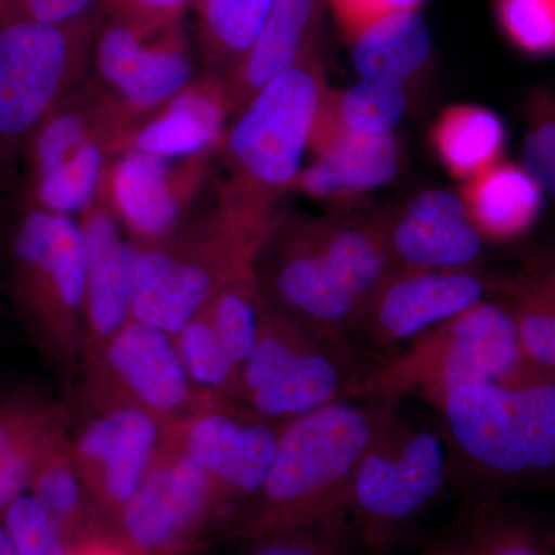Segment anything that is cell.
<instances>
[{
  "mask_svg": "<svg viewBox=\"0 0 555 555\" xmlns=\"http://www.w3.org/2000/svg\"><path fill=\"white\" fill-rule=\"evenodd\" d=\"M246 555H356L358 537L350 521L295 529L250 539Z\"/></svg>",
  "mask_w": 555,
  "mask_h": 555,
  "instance_id": "obj_37",
  "label": "cell"
},
{
  "mask_svg": "<svg viewBox=\"0 0 555 555\" xmlns=\"http://www.w3.org/2000/svg\"><path fill=\"white\" fill-rule=\"evenodd\" d=\"M222 502L217 485L177 444H164L133 499L120 511L124 537L141 555H170Z\"/></svg>",
  "mask_w": 555,
  "mask_h": 555,
  "instance_id": "obj_13",
  "label": "cell"
},
{
  "mask_svg": "<svg viewBox=\"0 0 555 555\" xmlns=\"http://www.w3.org/2000/svg\"><path fill=\"white\" fill-rule=\"evenodd\" d=\"M93 86L130 131L199 78L179 24L139 30L105 16L91 46Z\"/></svg>",
  "mask_w": 555,
  "mask_h": 555,
  "instance_id": "obj_11",
  "label": "cell"
},
{
  "mask_svg": "<svg viewBox=\"0 0 555 555\" xmlns=\"http://www.w3.org/2000/svg\"><path fill=\"white\" fill-rule=\"evenodd\" d=\"M326 98V96H324ZM312 163L302 167L295 189L310 198L347 203L387 184L397 175L400 152L392 134H360L321 105L313 127Z\"/></svg>",
  "mask_w": 555,
  "mask_h": 555,
  "instance_id": "obj_18",
  "label": "cell"
},
{
  "mask_svg": "<svg viewBox=\"0 0 555 555\" xmlns=\"http://www.w3.org/2000/svg\"><path fill=\"white\" fill-rule=\"evenodd\" d=\"M232 105L214 76H199L169 104L131 131L126 149L159 158H211L228 130Z\"/></svg>",
  "mask_w": 555,
  "mask_h": 555,
  "instance_id": "obj_21",
  "label": "cell"
},
{
  "mask_svg": "<svg viewBox=\"0 0 555 555\" xmlns=\"http://www.w3.org/2000/svg\"><path fill=\"white\" fill-rule=\"evenodd\" d=\"M11 287L21 312L53 356L78 352L86 327L87 261L80 222L25 208L10 240Z\"/></svg>",
  "mask_w": 555,
  "mask_h": 555,
  "instance_id": "obj_8",
  "label": "cell"
},
{
  "mask_svg": "<svg viewBox=\"0 0 555 555\" xmlns=\"http://www.w3.org/2000/svg\"><path fill=\"white\" fill-rule=\"evenodd\" d=\"M3 0H0V7H2Z\"/></svg>",
  "mask_w": 555,
  "mask_h": 555,
  "instance_id": "obj_47",
  "label": "cell"
},
{
  "mask_svg": "<svg viewBox=\"0 0 555 555\" xmlns=\"http://www.w3.org/2000/svg\"><path fill=\"white\" fill-rule=\"evenodd\" d=\"M280 427L244 408H210L182 427L175 444L217 485L238 518L266 483Z\"/></svg>",
  "mask_w": 555,
  "mask_h": 555,
  "instance_id": "obj_15",
  "label": "cell"
},
{
  "mask_svg": "<svg viewBox=\"0 0 555 555\" xmlns=\"http://www.w3.org/2000/svg\"><path fill=\"white\" fill-rule=\"evenodd\" d=\"M196 0H107L105 16L127 22L139 30L155 31L179 24Z\"/></svg>",
  "mask_w": 555,
  "mask_h": 555,
  "instance_id": "obj_40",
  "label": "cell"
},
{
  "mask_svg": "<svg viewBox=\"0 0 555 555\" xmlns=\"http://www.w3.org/2000/svg\"><path fill=\"white\" fill-rule=\"evenodd\" d=\"M462 199L483 238L509 241L532 228L543 192L524 167L499 163L467 179Z\"/></svg>",
  "mask_w": 555,
  "mask_h": 555,
  "instance_id": "obj_24",
  "label": "cell"
},
{
  "mask_svg": "<svg viewBox=\"0 0 555 555\" xmlns=\"http://www.w3.org/2000/svg\"><path fill=\"white\" fill-rule=\"evenodd\" d=\"M324 104L347 130L389 134L406 112L403 83L361 79L346 90H327Z\"/></svg>",
  "mask_w": 555,
  "mask_h": 555,
  "instance_id": "obj_33",
  "label": "cell"
},
{
  "mask_svg": "<svg viewBox=\"0 0 555 555\" xmlns=\"http://www.w3.org/2000/svg\"><path fill=\"white\" fill-rule=\"evenodd\" d=\"M104 358L130 404L158 416L188 406L193 387L175 338L166 332L130 320L105 343Z\"/></svg>",
  "mask_w": 555,
  "mask_h": 555,
  "instance_id": "obj_20",
  "label": "cell"
},
{
  "mask_svg": "<svg viewBox=\"0 0 555 555\" xmlns=\"http://www.w3.org/2000/svg\"><path fill=\"white\" fill-rule=\"evenodd\" d=\"M270 232L218 207L163 243L138 246L131 320L175 337L206 312L230 276L254 264Z\"/></svg>",
  "mask_w": 555,
  "mask_h": 555,
  "instance_id": "obj_6",
  "label": "cell"
},
{
  "mask_svg": "<svg viewBox=\"0 0 555 555\" xmlns=\"http://www.w3.org/2000/svg\"><path fill=\"white\" fill-rule=\"evenodd\" d=\"M496 16L518 49L531 54L555 51V0H499Z\"/></svg>",
  "mask_w": 555,
  "mask_h": 555,
  "instance_id": "obj_38",
  "label": "cell"
},
{
  "mask_svg": "<svg viewBox=\"0 0 555 555\" xmlns=\"http://www.w3.org/2000/svg\"><path fill=\"white\" fill-rule=\"evenodd\" d=\"M352 43V64L361 79L404 83L433 56V36L418 11L390 14L369 25Z\"/></svg>",
  "mask_w": 555,
  "mask_h": 555,
  "instance_id": "obj_25",
  "label": "cell"
},
{
  "mask_svg": "<svg viewBox=\"0 0 555 555\" xmlns=\"http://www.w3.org/2000/svg\"><path fill=\"white\" fill-rule=\"evenodd\" d=\"M160 416L119 404L87 423L72 447L83 485L102 507L120 514L144 483L164 447Z\"/></svg>",
  "mask_w": 555,
  "mask_h": 555,
  "instance_id": "obj_16",
  "label": "cell"
},
{
  "mask_svg": "<svg viewBox=\"0 0 555 555\" xmlns=\"http://www.w3.org/2000/svg\"><path fill=\"white\" fill-rule=\"evenodd\" d=\"M80 228L87 261L86 334L105 345L131 320L139 247L124 235L102 190L83 211Z\"/></svg>",
  "mask_w": 555,
  "mask_h": 555,
  "instance_id": "obj_19",
  "label": "cell"
},
{
  "mask_svg": "<svg viewBox=\"0 0 555 555\" xmlns=\"http://www.w3.org/2000/svg\"><path fill=\"white\" fill-rule=\"evenodd\" d=\"M313 233L335 273L364 309L387 278L397 272L378 217L341 214L312 218Z\"/></svg>",
  "mask_w": 555,
  "mask_h": 555,
  "instance_id": "obj_23",
  "label": "cell"
},
{
  "mask_svg": "<svg viewBox=\"0 0 555 555\" xmlns=\"http://www.w3.org/2000/svg\"><path fill=\"white\" fill-rule=\"evenodd\" d=\"M449 483L447 441L436 422L393 401L358 463L349 520L369 553L392 550Z\"/></svg>",
  "mask_w": 555,
  "mask_h": 555,
  "instance_id": "obj_5",
  "label": "cell"
},
{
  "mask_svg": "<svg viewBox=\"0 0 555 555\" xmlns=\"http://www.w3.org/2000/svg\"><path fill=\"white\" fill-rule=\"evenodd\" d=\"M429 406L449 455V483L469 499L555 478V375L452 387Z\"/></svg>",
  "mask_w": 555,
  "mask_h": 555,
  "instance_id": "obj_1",
  "label": "cell"
},
{
  "mask_svg": "<svg viewBox=\"0 0 555 555\" xmlns=\"http://www.w3.org/2000/svg\"><path fill=\"white\" fill-rule=\"evenodd\" d=\"M173 338L193 389L198 387L236 400L241 367L218 338L206 312L201 313Z\"/></svg>",
  "mask_w": 555,
  "mask_h": 555,
  "instance_id": "obj_34",
  "label": "cell"
},
{
  "mask_svg": "<svg viewBox=\"0 0 555 555\" xmlns=\"http://www.w3.org/2000/svg\"><path fill=\"white\" fill-rule=\"evenodd\" d=\"M60 409L35 398L0 404V473L46 448L62 434Z\"/></svg>",
  "mask_w": 555,
  "mask_h": 555,
  "instance_id": "obj_35",
  "label": "cell"
},
{
  "mask_svg": "<svg viewBox=\"0 0 555 555\" xmlns=\"http://www.w3.org/2000/svg\"><path fill=\"white\" fill-rule=\"evenodd\" d=\"M506 130L494 112L478 105H454L430 130L438 158L455 178L470 179L500 163Z\"/></svg>",
  "mask_w": 555,
  "mask_h": 555,
  "instance_id": "obj_26",
  "label": "cell"
},
{
  "mask_svg": "<svg viewBox=\"0 0 555 555\" xmlns=\"http://www.w3.org/2000/svg\"><path fill=\"white\" fill-rule=\"evenodd\" d=\"M327 90L315 51L236 113L218 149L228 170L219 185V208L258 224L280 221L278 204L297 184Z\"/></svg>",
  "mask_w": 555,
  "mask_h": 555,
  "instance_id": "obj_3",
  "label": "cell"
},
{
  "mask_svg": "<svg viewBox=\"0 0 555 555\" xmlns=\"http://www.w3.org/2000/svg\"><path fill=\"white\" fill-rule=\"evenodd\" d=\"M392 400L339 401L280 427L266 483L238 518L246 540L343 524L361 456Z\"/></svg>",
  "mask_w": 555,
  "mask_h": 555,
  "instance_id": "obj_2",
  "label": "cell"
},
{
  "mask_svg": "<svg viewBox=\"0 0 555 555\" xmlns=\"http://www.w3.org/2000/svg\"><path fill=\"white\" fill-rule=\"evenodd\" d=\"M524 273L555 302V255L535 258Z\"/></svg>",
  "mask_w": 555,
  "mask_h": 555,
  "instance_id": "obj_43",
  "label": "cell"
},
{
  "mask_svg": "<svg viewBox=\"0 0 555 555\" xmlns=\"http://www.w3.org/2000/svg\"><path fill=\"white\" fill-rule=\"evenodd\" d=\"M107 0H3L0 22L36 21L60 25H96Z\"/></svg>",
  "mask_w": 555,
  "mask_h": 555,
  "instance_id": "obj_39",
  "label": "cell"
},
{
  "mask_svg": "<svg viewBox=\"0 0 555 555\" xmlns=\"http://www.w3.org/2000/svg\"><path fill=\"white\" fill-rule=\"evenodd\" d=\"M326 0H272L268 20L224 83L233 115L281 73L318 51Z\"/></svg>",
  "mask_w": 555,
  "mask_h": 555,
  "instance_id": "obj_22",
  "label": "cell"
},
{
  "mask_svg": "<svg viewBox=\"0 0 555 555\" xmlns=\"http://www.w3.org/2000/svg\"><path fill=\"white\" fill-rule=\"evenodd\" d=\"M2 517L17 555H69L67 537L31 494L17 496Z\"/></svg>",
  "mask_w": 555,
  "mask_h": 555,
  "instance_id": "obj_36",
  "label": "cell"
},
{
  "mask_svg": "<svg viewBox=\"0 0 555 555\" xmlns=\"http://www.w3.org/2000/svg\"><path fill=\"white\" fill-rule=\"evenodd\" d=\"M195 5L206 75L224 83L254 46L272 0H196Z\"/></svg>",
  "mask_w": 555,
  "mask_h": 555,
  "instance_id": "obj_27",
  "label": "cell"
},
{
  "mask_svg": "<svg viewBox=\"0 0 555 555\" xmlns=\"http://www.w3.org/2000/svg\"><path fill=\"white\" fill-rule=\"evenodd\" d=\"M82 486L72 447L61 434L40 459L28 491L60 526L69 545L82 524Z\"/></svg>",
  "mask_w": 555,
  "mask_h": 555,
  "instance_id": "obj_32",
  "label": "cell"
},
{
  "mask_svg": "<svg viewBox=\"0 0 555 555\" xmlns=\"http://www.w3.org/2000/svg\"><path fill=\"white\" fill-rule=\"evenodd\" d=\"M0 555H17L13 542H11L9 531H7L3 524H0Z\"/></svg>",
  "mask_w": 555,
  "mask_h": 555,
  "instance_id": "obj_46",
  "label": "cell"
},
{
  "mask_svg": "<svg viewBox=\"0 0 555 555\" xmlns=\"http://www.w3.org/2000/svg\"><path fill=\"white\" fill-rule=\"evenodd\" d=\"M499 299L516 324L521 352L529 366L555 375V302L525 275L503 278L494 284Z\"/></svg>",
  "mask_w": 555,
  "mask_h": 555,
  "instance_id": "obj_31",
  "label": "cell"
},
{
  "mask_svg": "<svg viewBox=\"0 0 555 555\" xmlns=\"http://www.w3.org/2000/svg\"><path fill=\"white\" fill-rule=\"evenodd\" d=\"M122 152V142L112 134L91 139L60 167L30 182V207L65 217L82 215L101 193L109 159Z\"/></svg>",
  "mask_w": 555,
  "mask_h": 555,
  "instance_id": "obj_28",
  "label": "cell"
},
{
  "mask_svg": "<svg viewBox=\"0 0 555 555\" xmlns=\"http://www.w3.org/2000/svg\"><path fill=\"white\" fill-rule=\"evenodd\" d=\"M460 526L477 555H554V532L499 496L469 499Z\"/></svg>",
  "mask_w": 555,
  "mask_h": 555,
  "instance_id": "obj_29",
  "label": "cell"
},
{
  "mask_svg": "<svg viewBox=\"0 0 555 555\" xmlns=\"http://www.w3.org/2000/svg\"><path fill=\"white\" fill-rule=\"evenodd\" d=\"M100 24L0 22V144H25L82 86Z\"/></svg>",
  "mask_w": 555,
  "mask_h": 555,
  "instance_id": "obj_9",
  "label": "cell"
},
{
  "mask_svg": "<svg viewBox=\"0 0 555 555\" xmlns=\"http://www.w3.org/2000/svg\"><path fill=\"white\" fill-rule=\"evenodd\" d=\"M377 358L357 341L318 337L264 305L236 400L259 418L283 426L328 404L366 398Z\"/></svg>",
  "mask_w": 555,
  "mask_h": 555,
  "instance_id": "obj_4",
  "label": "cell"
},
{
  "mask_svg": "<svg viewBox=\"0 0 555 555\" xmlns=\"http://www.w3.org/2000/svg\"><path fill=\"white\" fill-rule=\"evenodd\" d=\"M382 219L397 270L474 269L483 250V236L462 196L447 190L420 193Z\"/></svg>",
  "mask_w": 555,
  "mask_h": 555,
  "instance_id": "obj_17",
  "label": "cell"
},
{
  "mask_svg": "<svg viewBox=\"0 0 555 555\" xmlns=\"http://www.w3.org/2000/svg\"><path fill=\"white\" fill-rule=\"evenodd\" d=\"M262 310L254 264L230 276L206 309L211 327L241 369L257 346Z\"/></svg>",
  "mask_w": 555,
  "mask_h": 555,
  "instance_id": "obj_30",
  "label": "cell"
},
{
  "mask_svg": "<svg viewBox=\"0 0 555 555\" xmlns=\"http://www.w3.org/2000/svg\"><path fill=\"white\" fill-rule=\"evenodd\" d=\"M208 159L173 160L126 149L112 160L102 193L139 247L163 243L185 224Z\"/></svg>",
  "mask_w": 555,
  "mask_h": 555,
  "instance_id": "obj_14",
  "label": "cell"
},
{
  "mask_svg": "<svg viewBox=\"0 0 555 555\" xmlns=\"http://www.w3.org/2000/svg\"><path fill=\"white\" fill-rule=\"evenodd\" d=\"M491 287L474 269L397 270L364 309L357 341L377 356L396 352L483 301Z\"/></svg>",
  "mask_w": 555,
  "mask_h": 555,
  "instance_id": "obj_12",
  "label": "cell"
},
{
  "mask_svg": "<svg viewBox=\"0 0 555 555\" xmlns=\"http://www.w3.org/2000/svg\"><path fill=\"white\" fill-rule=\"evenodd\" d=\"M422 555H477L460 526L456 531L441 537L423 551Z\"/></svg>",
  "mask_w": 555,
  "mask_h": 555,
  "instance_id": "obj_44",
  "label": "cell"
},
{
  "mask_svg": "<svg viewBox=\"0 0 555 555\" xmlns=\"http://www.w3.org/2000/svg\"><path fill=\"white\" fill-rule=\"evenodd\" d=\"M69 555H129L122 547L109 545V543L94 540V542L80 543L72 547Z\"/></svg>",
  "mask_w": 555,
  "mask_h": 555,
  "instance_id": "obj_45",
  "label": "cell"
},
{
  "mask_svg": "<svg viewBox=\"0 0 555 555\" xmlns=\"http://www.w3.org/2000/svg\"><path fill=\"white\" fill-rule=\"evenodd\" d=\"M425 0H327L347 40L390 14L418 11Z\"/></svg>",
  "mask_w": 555,
  "mask_h": 555,
  "instance_id": "obj_42",
  "label": "cell"
},
{
  "mask_svg": "<svg viewBox=\"0 0 555 555\" xmlns=\"http://www.w3.org/2000/svg\"><path fill=\"white\" fill-rule=\"evenodd\" d=\"M524 169L555 203V118L532 124L521 150Z\"/></svg>",
  "mask_w": 555,
  "mask_h": 555,
  "instance_id": "obj_41",
  "label": "cell"
},
{
  "mask_svg": "<svg viewBox=\"0 0 555 555\" xmlns=\"http://www.w3.org/2000/svg\"><path fill=\"white\" fill-rule=\"evenodd\" d=\"M539 371L526 363L516 324L500 301H483L408 345L378 356L366 398L436 400L452 387L505 382Z\"/></svg>",
  "mask_w": 555,
  "mask_h": 555,
  "instance_id": "obj_7",
  "label": "cell"
},
{
  "mask_svg": "<svg viewBox=\"0 0 555 555\" xmlns=\"http://www.w3.org/2000/svg\"><path fill=\"white\" fill-rule=\"evenodd\" d=\"M254 272L262 302L278 315L318 337L357 341L363 305L324 257L310 217H281L259 247Z\"/></svg>",
  "mask_w": 555,
  "mask_h": 555,
  "instance_id": "obj_10",
  "label": "cell"
}]
</instances>
